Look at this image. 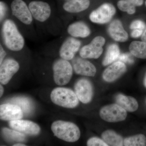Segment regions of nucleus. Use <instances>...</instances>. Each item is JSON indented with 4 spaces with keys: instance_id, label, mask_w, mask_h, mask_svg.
Returning a JSON list of instances; mask_svg holds the SVG:
<instances>
[{
    "instance_id": "a211bd4d",
    "label": "nucleus",
    "mask_w": 146,
    "mask_h": 146,
    "mask_svg": "<svg viewBox=\"0 0 146 146\" xmlns=\"http://www.w3.org/2000/svg\"><path fill=\"white\" fill-rule=\"evenodd\" d=\"M116 104L129 112H134L138 110V104L136 99L130 96L118 94L115 97Z\"/></svg>"
},
{
    "instance_id": "473e14b6",
    "label": "nucleus",
    "mask_w": 146,
    "mask_h": 146,
    "mask_svg": "<svg viewBox=\"0 0 146 146\" xmlns=\"http://www.w3.org/2000/svg\"><path fill=\"white\" fill-rule=\"evenodd\" d=\"M134 6H141L143 4L144 0H129Z\"/></svg>"
},
{
    "instance_id": "dca6fc26",
    "label": "nucleus",
    "mask_w": 146,
    "mask_h": 146,
    "mask_svg": "<svg viewBox=\"0 0 146 146\" xmlns=\"http://www.w3.org/2000/svg\"><path fill=\"white\" fill-rule=\"evenodd\" d=\"M73 68L76 74L86 76L94 77L96 74V68L88 60L77 57L72 61Z\"/></svg>"
},
{
    "instance_id": "7ed1b4c3",
    "label": "nucleus",
    "mask_w": 146,
    "mask_h": 146,
    "mask_svg": "<svg viewBox=\"0 0 146 146\" xmlns=\"http://www.w3.org/2000/svg\"><path fill=\"white\" fill-rule=\"evenodd\" d=\"M50 99L54 104L65 108H75L79 104V100L75 92L63 87L54 89L51 93Z\"/></svg>"
},
{
    "instance_id": "c756f323",
    "label": "nucleus",
    "mask_w": 146,
    "mask_h": 146,
    "mask_svg": "<svg viewBox=\"0 0 146 146\" xmlns=\"http://www.w3.org/2000/svg\"><path fill=\"white\" fill-rule=\"evenodd\" d=\"M6 11V8L5 5L3 2L1 1L0 3V18H1V21L3 20V18H4L5 15Z\"/></svg>"
},
{
    "instance_id": "9b49d317",
    "label": "nucleus",
    "mask_w": 146,
    "mask_h": 146,
    "mask_svg": "<svg viewBox=\"0 0 146 146\" xmlns=\"http://www.w3.org/2000/svg\"><path fill=\"white\" fill-rule=\"evenodd\" d=\"M29 7L33 17L39 22H45L50 16L51 10L50 5L47 3L33 1L30 3Z\"/></svg>"
},
{
    "instance_id": "e433bc0d",
    "label": "nucleus",
    "mask_w": 146,
    "mask_h": 146,
    "mask_svg": "<svg viewBox=\"0 0 146 146\" xmlns=\"http://www.w3.org/2000/svg\"><path fill=\"white\" fill-rule=\"evenodd\" d=\"M13 146H26L25 144L22 143H17L15 144L14 145H13Z\"/></svg>"
},
{
    "instance_id": "4c0bfd02",
    "label": "nucleus",
    "mask_w": 146,
    "mask_h": 146,
    "mask_svg": "<svg viewBox=\"0 0 146 146\" xmlns=\"http://www.w3.org/2000/svg\"><path fill=\"white\" fill-rule=\"evenodd\" d=\"M145 5L146 6V1H145Z\"/></svg>"
},
{
    "instance_id": "72a5a7b5",
    "label": "nucleus",
    "mask_w": 146,
    "mask_h": 146,
    "mask_svg": "<svg viewBox=\"0 0 146 146\" xmlns=\"http://www.w3.org/2000/svg\"><path fill=\"white\" fill-rule=\"evenodd\" d=\"M141 39H142V41L146 42V27L143 33V34L141 36Z\"/></svg>"
},
{
    "instance_id": "bb28decb",
    "label": "nucleus",
    "mask_w": 146,
    "mask_h": 146,
    "mask_svg": "<svg viewBox=\"0 0 146 146\" xmlns=\"http://www.w3.org/2000/svg\"><path fill=\"white\" fill-rule=\"evenodd\" d=\"M119 9L128 14L132 15L136 12V7L133 5L129 0H120L117 3Z\"/></svg>"
},
{
    "instance_id": "393cba45",
    "label": "nucleus",
    "mask_w": 146,
    "mask_h": 146,
    "mask_svg": "<svg viewBox=\"0 0 146 146\" xmlns=\"http://www.w3.org/2000/svg\"><path fill=\"white\" fill-rule=\"evenodd\" d=\"M2 132L5 138L11 141L23 142L25 139L26 137L23 133L14 129L11 130L4 128L3 129Z\"/></svg>"
},
{
    "instance_id": "b1692460",
    "label": "nucleus",
    "mask_w": 146,
    "mask_h": 146,
    "mask_svg": "<svg viewBox=\"0 0 146 146\" xmlns=\"http://www.w3.org/2000/svg\"><path fill=\"white\" fill-rule=\"evenodd\" d=\"M146 145V137L143 134H138L127 137L124 139L123 146H145Z\"/></svg>"
},
{
    "instance_id": "4468645a",
    "label": "nucleus",
    "mask_w": 146,
    "mask_h": 146,
    "mask_svg": "<svg viewBox=\"0 0 146 146\" xmlns=\"http://www.w3.org/2000/svg\"><path fill=\"white\" fill-rule=\"evenodd\" d=\"M81 46V42L77 39L70 37L65 40L59 50L60 57L66 60H71L74 58L76 53Z\"/></svg>"
},
{
    "instance_id": "4be33fe9",
    "label": "nucleus",
    "mask_w": 146,
    "mask_h": 146,
    "mask_svg": "<svg viewBox=\"0 0 146 146\" xmlns=\"http://www.w3.org/2000/svg\"><path fill=\"white\" fill-rule=\"evenodd\" d=\"M120 50L119 46L116 44H112L108 46L105 56L102 61L104 66L110 65L119 58Z\"/></svg>"
},
{
    "instance_id": "9d476101",
    "label": "nucleus",
    "mask_w": 146,
    "mask_h": 146,
    "mask_svg": "<svg viewBox=\"0 0 146 146\" xmlns=\"http://www.w3.org/2000/svg\"><path fill=\"white\" fill-rule=\"evenodd\" d=\"M20 69V65L16 60L8 58L3 61L0 67V82L5 85L8 84Z\"/></svg>"
},
{
    "instance_id": "ddd939ff",
    "label": "nucleus",
    "mask_w": 146,
    "mask_h": 146,
    "mask_svg": "<svg viewBox=\"0 0 146 146\" xmlns=\"http://www.w3.org/2000/svg\"><path fill=\"white\" fill-rule=\"evenodd\" d=\"M126 70V66L123 62L121 61H115L110 65L104 71L103 78L106 82H113L122 76Z\"/></svg>"
},
{
    "instance_id": "1a4fd4ad",
    "label": "nucleus",
    "mask_w": 146,
    "mask_h": 146,
    "mask_svg": "<svg viewBox=\"0 0 146 146\" xmlns=\"http://www.w3.org/2000/svg\"><path fill=\"white\" fill-rule=\"evenodd\" d=\"M75 91L78 100L82 103H89L94 96V89L92 84L86 79H80L76 82Z\"/></svg>"
},
{
    "instance_id": "0eeeda50",
    "label": "nucleus",
    "mask_w": 146,
    "mask_h": 146,
    "mask_svg": "<svg viewBox=\"0 0 146 146\" xmlns=\"http://www.w3.org/2000/svg\"><path fill=\"white\" fill-rule=\"evenodd\" d=\"M105 42V39L103 36H96L90 44L82 48L80 52V56L84 58L97 59L102 53L103 46Z\"/></svg>"
},
{
    "instance_id": "5701e85b",
    "label": "nucleus",
    "mask_w": 146,
    "mask_h": 146,
    "mask_svg": "<svg viewBox=\"0 0 146 146\" xmlns=\"http://www.w3.org/2000/svg\"><path fill=\"white\" fill-rule=\"evenodd\" d=\"M131 53L133 56L142 58H146V42L143 41H133L129 46Z\"/></svg>"
},
{
    "instance_id": "f03ea898",
    "label": "nucleus",
    "mask_w": 146,
    "mask_h": 146,
    "mask_svg": "<svg viewBox=\"0 0 146 146\" xmlns=\"http://www.w3.org/2000/svg\"><path fill=\"white\" fill-rule=\"evenodd\" d=\"M51 129L55 136L66 142L74 143L80 137V131L77 125L71 122L58 120L54 122Z\"/></svg>"
},
{
    "instance_id": "412c9836",
    "label": "nucleus",
    "mask_w": 146,
    "mask_h": 146,
    "mask_svg": "<svg viewBox=\"0 0 146 146\" xmlns=\"http://www.w3.org/2000/svg\"><path fill=\"white\" fill-rule=\"evenodd\" d=\"M102 138L108 146H123V137L114 131L110 129L105 131L102 133Z\"/></svg>"
},
{
    "instance_id": "aec40b11",
    "label": "nucleus",
    "mask_w": 146,
    "mask_h": 146,
    "mask_svg": "<svg viewBox=\"0 0 146 146\" xmlns=\"http://www.w3.org/2000/svg\"><path fill=\"white\" fill-rule=\"evenodd\" d=\"M90 4L89 0H69L63 5V8L69 13H79L87 9Z\"/></svg>"
},
{
    "instance_id": "20e7f679",
    "label": "nucleus",
    "mask_w": 146,
    "mask_h": 146,
    "mask_svg": "<svg viewBox=\"0 0 146 146\" xmlns=\"http://www.w3.org/2000/svg\"><path fill=\"white\" fill-rule=\"evenodd\" d=\"M55 83L64 86L69 83L73 74V68L68 60L63 58L56 60L52 67Z\"/></svg>"
},
{
    "instance_id": "a878e982",
    "label": "nucleus",
    "mask_w": 146,
    "mask_h": 146,
    "mask_svg": "<svg viewBox=\"0 0 146 146\" xmlns=\"http://www.w3.org/2000/svg\"><path fill=\"white\" fill-rule=\"evenodd\" d=\"M12 101L13 103L21 107L23 111L26 113H29L32 109L31 102L27 98H17L13 99Z\"/></svg>"
},
{
    "instance_id": "2eb2a0df",
    "label": "nucleus",
    "mask_w": 146,
    "mask_h": 146,
    "mask_svg": "<svg viewBox=\"0 0 146 146\" xmlns=\"http://www.w3.org/2000/svg\"><path fill=\"white\" fill-rule=\"evenodd\" d=\"M23 117V112L20 106L16 104H5L0 106V118L3 121L21 119Z\"/></svg>"
},
{
    "instance_id": "6e6552de",
    "label": "nucleus",
    "mask_w": 146,
    "mask_h": 146,
    "mask_svg": "<svg viewBox=\"0 0 146 146\" xmlns=\"http://www.w3.org/2000/svg\"><path fill=\"white\" fill-rule=\"evenodd\" d=\"M13 16L25 25H30L33 16L29 7L23 0H14L11 5Z\"/></svg>"
},
{
    "instance_id": "39448f33",
    "label": "nucleus",
    "mask_w": 146,
    "mask_h": 146,
    "mask_svg": "<svg viewBox=\"0 0 146 146\" xmlns=\"http://www.w3.org/2000/svg\"><path fill=\"white\" fill-rule=\"evenodd\" d=\"M127 111L117 104L108 105L102 108L100 111L101 118L110 123L122 121L126 119Z\"/></svg>"
},
{
    "instance_id": "f704fd0d",
    "label": "nucleus",
    "mask_w": 146,
    "mask_h": 146,
    "mask_svg": "<svg viewBox=\"0 0 146 146\" xmlns=\"http://www.w3.org/2000/svg\"><path fill=\"white\" fill-rule=\"evenodd\" d=\"M4 89L3 87L2 84H1L0 85V97L1 98L3 96L4 93Z\"/></svg>"
},
{
    "instance_id": "2f4dec72",
    "label": "nucleus",
    "mask_w": 146,
    "mask_h": 146,
    "mask_svg": "<svg viewBox=\"0 0 146 146\" xmlns=\"http://www.w3.org/2000/svg\"><path fill=\"white\" fill-rule=\"evenodd\" d=\"M6 53L3 48L1 45L0 47V65L2 63L3 61H4V59L5 57Z\"/></svg>"
},
{
    "instance_id": "f8f14e48",
    "label": "nucleus",
    "mask_w": 146,
    "mask_h": 146,
    "mask_svg": "<svg viewBox=\"0 0 146 146\" xmlns=\"http://www.w3.org/2000/svg\"><path fill=\"white\" fill-rule=\"evenodd\" d=\"M9 125L14 130L30 135H38L41 130L37 124L28 120L18 119L10 121Z\"/></svg>"
},
{
    "instance_id": "6ab92c4d",
    "label": "nucleus",
    "mask_w": 146,
    "mask_h": 146,
    "mask_svg": "<svg viewBox=\"0 0 146 146\" xmlns=\"http://www.w3.org/2000/svg\"><path fill=\"white\" fill-rule=\"evenodd\" d=\"M68 33L75 37L85 38L91 33L90 29L86 24L82 22H78L71 24L68 28Z\"/></svg>"
},
{
    "instance_id": "cd10ccee",
    "label": "nucleus",
    "mask_w": 146,
    "mask_h": 146,
    "mask_svg": "<svg viewBox=\"0 0 146 146\" xmlns=\"http://www.w3.org/2000/svg\"><path fill=\"white\" fill-rule=\"evenodd\" d=\"M86 145L88 146H108L102 139L98 137H92L87 141Z\"/></svg>"
},
{
    "instance_id": "423d86ee",
    "label": "nucleus",
    "mask_w": 146,
    "mask_h": 146,
    "mask_svg": "<svg viewBox=\"0 0 146 146\" xmlns=\"http://www.w3.org/2000/svg\"><path fill=\"white\" fill-rule=\"evenodd\" d=\"M116 12V9L113 5L110 3H105L91 12L89 19L91 22L95 23H107L112 19Z\"/></svg>"
},
{
    "instance_id": "c9c22d12",
    "label": "nucleus",
    "mask_w": 146,
    "mask_h": 146,
    "mask_svg": "<svg viewBox=\"0 0 146 146\" xmlns=\"http://www.w3.org/2000/svg\"><path fill=\"white\" fill-rule=\"evenodd\" d=\"M143 84L144 86H145V87L146 88V72L144 78Z\"/></svg>"
},
{
    "instance_id": "f3484780",
    "label": "nucleus",
    "mask_w": 146,
    "mask_h": 146,
    "mask_svg": "<svg viewBox=\"0 0 146 146\" xmlns=\"http://www.w3.org/2000/svg\"><path fill=\"white\" fill-rule=\"evenodd\" d=\"M108 32L110 36L117 42H125L128 38L127 33L119 20H115L111 22L108 27Z\"/></svg>"
},
{
    "instance_id": "7c9ffc66",
    "label": "nucleus",
    "mask_w": 146,
    "mask_h": 146,
    "mask_svg": "<svg viewBox=\"0 0 146 146\" xmlns=\"http://www.w3.org/2000/svg\"><path fill=\"white\" fill-rule=\"evenodd\" d=\"M144 31L143 30L140 29L133 30L131 35L133 38H138L139 36H142Z\"/></svg>"
},
{
    "instance_id": "c85d7f7f",
    "label": "nucleus",
    "mask_w": 146,
    "mask_h": 146,
    "mask_svg": "<svg viewBox=\"0 0 146 146\" xmlns=\"http://www.w3.org/2000/svg\"><path fill=\"white\" fill-rule=\"evenodd\" d=\"M145 27V24L143 21L141 20L133 21L130 26V28L132 30L140 29L144 31Z\"/></svg>"
},
{
    "instance_id": "f257e3e1",
    "label": "nucleus",
    "mask_w": 146,
    "mask_h": 146,
    "mask_svg": "<svg viewBox=\"0 0 146 146\" xmlns=\"http://www.w3.org/2000/svg\"><path fill=\"white\" fill-rule=\"evenodd\" d=\"M2 33L6 46L13 51H19L23 49L25 40L13 21L7 20L3 24Z\"/></svg>"
}]
</instances>
